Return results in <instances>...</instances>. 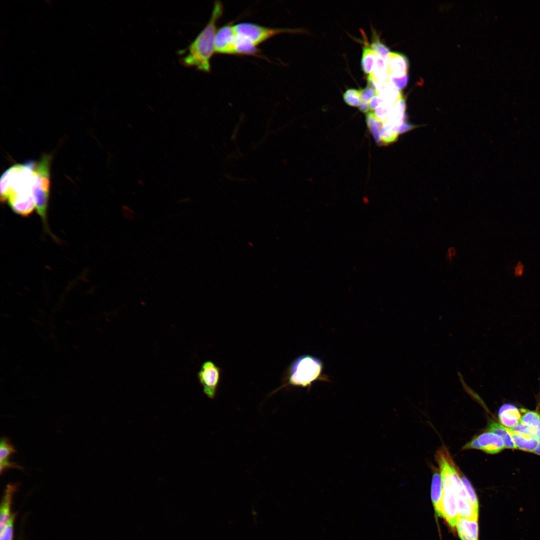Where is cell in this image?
I'll return each mask as SVG.
<instances>
[{
	"instance_id": "obj_12",
	"label": "cell",
	"mask_w": 540,
	"mask_h": 540,
	"mask_svg": "<svg viewBox=\"0 0 540 540\" xmlns=\"http://www.w3.org/2000/svg\"><path fill=\"white\" fill-rule=\"evenodd\" d=\"M521 412L515 405L506 403L501 406L498 411V418L504 426L512 428L520 420Z\"/></svg>"
},
{
	"instance_id": "obj_7",
	"label": "cell",
	"mask_w": 540,
	"mask_h": 540,
	"mask_svg": "<svg viewBox=\"0 0 540 540\" xmlns=\"http://www.w3.org/2000/svg\"><path fill=\"white\" fill-rule=\"evenodd\" d=\"M235 39L233 24H228L218 29L214 42L215 52L235 54Z\"/></svg>"
},
{
	"instance_id": "obj_21",
	"label": "cell",
	"mask_w": 540,
	"mask_h": 540,
	"mask_svg": "<svg viewBox=\"0 0 540 540\" xmlns=\"http://www.w3.org/2000/svg\"><path fill=\"white\" fill-rule=\"evenodd\" d=\"M520 422L528 426L536 428L540 423V413L524 408H520Z\"/></svg>"
},
{
	"instance_id": "obj_28",
	"label": "cell",
	"mask_w": 540,
	"mask_h": 540,
	"mask_svg": "<svg viewBox=\"0 0 540 540\" xmlns=\"http://www.w3.org/2000/svg\"><path fill=\"white\" fill-rule=\"evenodd\" d=\"M408 74L398 77H388V80L392 83L400 90L406 86L408 82Z\"/></svg>"
},
{
	"instance_id": "obj_22",
	"label": "cell",
	"mask_w": 540,
	"mask_h": 540,
	"mask_svg": "<svg viewBox=\"0 0 540 540\" xmlns=\"http://www.w3.org/2000/svg\"><path fill=\"white\" fill-rule=\"evenodd\" d=\"M17 512H12L6 525L0 532V540H14V525Z\"/></svg>"
},
{
	"instance_id": "obj_5",
	"label": "cell",
	"mask_w": 540,
	"mask_h": 540,
	"mask_svg": "<svg viewBox=\"0 0 540 540\" xmlns=\"http://www.w3.org/2000/svg\"><path fill=\"white\" fill-rule=\"evenodd\" d=\"M236 38L246 44L258 48L269 38L281 34L299 32V30L272 28L244 22L234 25Z\"/></svg>"
},
{
	"instance_id": "obj_19",
	"label": "cell",
	"mask_w": 540,
	"mask_h": 540,
	"mask_svg": "<svg viewBox=\"0 0 540 540\" xmlns=\"http://www.w3.org/2000/svg\"><path fill=\"white\" fill-rule=\"evenodd\" d=\"M366 122L376 143L378 144H382L380 138V130L383 126V122L376 116L373 111H370L366 114Z\"/></svg>"
},
{
	"instance_id": "obj_25",
	"label": "cell",
	"mask_w": 540,
	"mask_h": 540,
	"mask_svg": "<svg viewBox=\"0 0 540 540\" xmlns=\"http://www.w3.org/2000/svg\"><path fill=\"white\" fill-rule=\"evenodd\" d=\"M394 105L384 102L373 112L376 116L384 123L388 118Z\"/></svg>"
},
{
	"instance_id": "obj_10",
	"label": "cell",
	"mask_w": 540,
	"mask_h": 540,
	"mask_svg": "<svg viewBox=\"0 0 540 540\" xmlns=\"http://www.w3.org/2000/svg\"><path fill=\"white\" fill-rule=\"evenodd\" d=\"M16 452L14 446L8 438L2 437L0 442V474L9 469H18L22 470L24 468L14 462H11L10 457Z\"/></svg>"
},
{
	"instance_id": "obj_30",
	"label": "cell",
	"mask_w": 540,
	"mask_h": 540,
	"mask_svg": "<svg viewBox=\"0 0 540 540\" xmlns=\"http://www.w3.org/2000/svg\"><path fill=\"white\" fill-rule=\"evenodd\" d=\"M382 102L384 100L378 94H376L369 101L370 111H374Z\"/></svg>"
},
{
	"instance_id": "obj_31",
	"label": "cell",
	"mask_w": 540,
	"mask_h": 540,
	"mask_svg": "<svg viewBox=\"0 0 540 540\" xmlns=\"http://www.w3.org/2000/svg\"><path fill=\"white\" fill-rule=\"evenodd\" d=\"M463 450L476 449L480 450L481 447L476 437H474L470 441L466 444L462 448Z\"/></svg>"
},
{
	"instance_id": "obj_6",
	"label": "cell",
	"mask_w": 540,
	"mask_h": 540,
	"mask_svg": "<svg viewBox=\"0 0 540 540\" xmlns=\"http://www.w3.org/2000/svg\"><path fill=\"white\" fill-rule=\"evenodd\" d=\"M220 368L210 360L204 362L198 373V380L202 387L203 392L210 399H214L216 396L220 382Z\"/></svg>"
},
{
	"instance_id": "obj_34",
	"label": "cell",
	"mask_w": 540,
	"mask_h": 540,
	"mask_svg": "<svg viewBox=\"0 0 540 540\" xmlns=\"http://www.w3.org/2000/svg\"><path fill=\"white\" fill-rule=\"evenodd\" d=\"M534 436L536 439L540 442V423L538 426L534 428Z\"/></svg>"
},
{
	"instance_id": "obj_14",
	"label": "cell",
	"mask_w": 540,
	"mask_h": 540,
	"mask_svg": "<svg viewBox=\"0 0 540 540\" xmlns=\"http://www.w3.org/2000/svg\"><path fill=\"white\" fill-rule=\"evenodd\" d=\"M516 448L521 450L534 452L539 442L532 435L518 432L508 428Z\"/></svg>"
},
{
	"instance_id": "obj_24",
	"label": "cell",
	"mask_w": 540,
	"mask_h": 540,
	"mask_svg": "<svg viewBox=\"0 0 540 540\" xmlns=\"http://www.w3.org/2000/svg\"><path fill=\"white\" fill-rule=\"evenodd\" d=\"M369 46L375 52L385 60L390 52L388 47L382 42L376 36H374L373 40Z\"/></svg>"
},
{
	"instance_id": "obj_33",
	"label": "cell",
	"mask_w": 540,
	"mask_h": 540,
	"mask_svg": "<svg viewBox=\"0 0 540 540\" xmlns=\"http://www.w3.org/2000/svg\"><path fill=\"white\" fill-rule=\"evenodd\" d=\"M358 108L359 110L362 112H366L367 114L370 111L369 102L360 100Z\"/></svg>"
},
{
	"instance_id": "obj_20",
	"label": "cell",
	"mask_w": 540,
	"mask_h": 540,
	"mask_svg": "<svg viewBox=\"0 0 540 540\" xmlns=\"http://www.w3.org/2000/svg\"><path fill=\"white\" fill-rule=\"evenodd\" d=\"M376 55L377 54L369 45L363 47L361 66L364 72L368 76L370 74L372 70Z\"/></svg>"
},
{
	"instance_id": "obj_26",
	"label": "cell",
	"mask_w": 540,
	"mask_h": 540,
	"mask_svg": "<svg viewBox=\"0 0 540 540\" xmlns=\"http://www.w3.org/2000/svg\"><path fill=\"white\" fill-rule=\"evenodd\" d=\"M461 480L466 492L468 496L473 505L478 510V502L475 491L470 481L461 474Z\"/></svg>"
},
{
	"instance_id": "obj_35",
	"label": "cell",
	"mask_w": 540,
	"mask_h": 540,
	"mask_svg": "<svg viewBox=\"0 0 540 540\" xmlns=\"http://www.w3.org/2000/svg\"><path fill=\"white\" fill-rule=\"evenodd\" d=\"M534 453H535L536 454L540 456V442H539L538 446L537 448H536V450H535Z\"/></svg>"
},
{
	"instance_id": "obj_27",
	"label": "cell",
	"mask_w": 540,
	"mask_h": 540,
	"mask_svg": "<svg viewBox=\"0 0 540 540\" xmlns=\"http://www.w3.org/2000/svg\"><path fill=\"white\" fill-rule=\"evenodd\" d=\"M360 90V100L366 102H369L371 98L378 94L376 90L368 84Z\"/></svg>"
},
{
	"instance_id": "obj_8",
	"label": "cell",
	"mask_w": 540,
	"mask_h": 540,
	"mask_svg": "<svg viewBox=\"0 0 540 540\" xmlns=\"http://www.w3.org/2000/svg\"><path fill=\"white\" fill-rule=\"evenodd\" d=\"M18 487L19 484L16 482L8 484L6 486L0 506V530L6 525L12 514V508L14 496Z\"/></svg>"
},
{
	"instance_id": "obj_17",
	"label": "cell",
	"mask_w": 540,
	"mask_h": 540,
	"mask_svg": "<svg viewBox=\"0 0 540 540\" xmlns=\"http://www.w3.org/2000/svg\"><path fill=\"white\" fill-rule=\"evenodd\" d=\"M374 82L388 80L386 60L377 54L372 72L368 76Z\"/></svg>"
},
{
	"instance_id": "obj_29",
	"label": "cell",
	"mask_w": 540,
	"mask_h": 540,
	"mask_svg": "<svg viewBox=\"0 0 540 540\" xmlns=\"http://www.w3.org/2000/svg\"><path fill=\"white\" fill-rule=\"evenodd\" d=\"M512 430L522 434L534 435V428H532L526 425L520 421L514 426L510 428Z\"/></svg>"
},
{
	"instance_id": "obj_9",
	"label": "cell",
	"mask_w": 540,
	"mask_h": 540,
	"mask_svg": "<svg viewBox=\"0 0 540 540\" xmlns=\"http://www.w3.org/2000/svg\"><path fill=\"white\" fill-rule=\"evenodd\" d=\"M386 60L388 77H398L408 74V61L404 54L390 52Z\"/></svg>"
},
{
	"instance_id": "obj_18",
	"label": "cell",
	"mask_w": 540,
	"mask_h": 540,
	"mask_svg": "<svg viewBox=\"0 0 540 540\" xmlns=\"http://www.w3.org/2000/svg\"><path fill=\"white\" fill-rule=\"evenodd\" d=\"M487 430L488 431L492 432L502 438L505 448L516 449L507 428L495 421L490 420Z\"/></svg>"
},
{
	"instance_id": "obj_1",
	"label": "cell",
	"mask_w": 540,
	"mask_h": 540,
	"mask_svg": "<svg viewBox=\"0 0 540 540\" xmlns=\"http://www.w3.org/2000/svg\"><path fill=\"white\" fill-rule=\"evenodd\" d=\"M222 2L215 1L210 18L204 28L190 44L188 54L181 59L187 67H195L199 70L210 72V60L214 52V42L218 30L217 24L222 16Z\"/></svg>"
},
{
	"instance_id": "obj_23",
	"label": "cell",
	"mask_w": 540,
	"mask_h": 540,
	"mask_svg": "<svg viewBox=\"0 0 540 540\" xmlns=\"http://www.w3.org/2000/svg\"><path fill=\"white\" fill-rule=\"evenodd\" d=\"M343 98L348 105L358 106L360 102V90L352 88H348L344 92Z\"/></svg>"
},
{
	"instance_id": "obj_2",
	"label": "cell",
	"mask_w": 540,
	"mask_h": 540,
	"mask_svg": "<svg viewBox=\"0 0 540 540\" xmlns=\"http://www.w3.org/2000/svg\"><path fill=\"white\" fill-rule=\"evenodd\" d=\"M436 460L439 466L442 488V516L454 530L458 518L457 492L462 482L461 472L448 453L439 454Z\"/></svg>"
},
{
	"instance_id": "obj_11",
	"label": "cell",
	"mask_w": 540,
	"mask_h": 540,
	"mask_svg": "<svg viewBox=\"0 0 540 540\" xmlns=\"http://www.w3.org/2000/svg\"><path fill=\"white\" fill-rule=\"evenodd\" d=\"M476 437L480 446L481 450L486 453L496 454L505 448L502 438L492 432H484Z\"/></svg>"
},
{
	"instance_id": "obj_4",
	"label": "cell",
	"mask_w": 540,
	"mask_h": 540,
	"mask_svg": "<svg viewBox=\"0 0 540 540\" xmlns=\"http://www.w3.org/2000/svg\"><path fill=\"white\" fill-rule=\"evenodd\" d=\"M51 156L44 154L36 164L35 168V182L32 194L36 208L44 224L45 230L52 235L47 222V210L50 188V168Z\"/></svg>"
},
{
	"instance_id": "obj_16",
	"label": "cell",
	"mask_w": 540,
	"mask_h": 540,
	"mask_svg": "<svg viewBox=\"0 0 540 540\" xmlns=\"http://www.w3.org/2000/svg\"><path fill=\"white\" fill-rule=\"evenodd\" d=\"M442 496V488L441 476L440 471L436 468L432 474L431 486V498L435 511L436 512V514L440 516H442L441 506Z\"/></svg>"
},
{
	"instance_id": "obj_32",
	"label": "cell",
	"mask_w": 540,
	"mask_h": 540,
	"mask_svg": "<svg viewBox=\"0 0 540 540\" xmlns=\"http://www.w3.org/2000/svg\"><path fill=\"white\" fill-rule=\"evenodd\" d=\"M524 266L521 262H518L514 268V274L515 276L519 277L522 276L524 272Z\"/></svg>"
},
{
	"instance_id": "obj_3",
	"label": "cell",
	"mask_w": 540,
	"mask_h": 540,
	"mask_svg": "<svg viewBox=\"0 0 540 540\" xmlns=\"http://www.w3.org/2000/svg\"><path fill=\"white\" fill-rule=\"evenodd\" d=\"M328 376L324 374V364L317 357L304 354L295 358L286 370L284 383L276 390L288 386H300L310 389L316 381L328 382Z\"/></svg>"
},
{
	"instance_id": "obj_13",
	"label": "cell",
	"mask_w": 540,
	"mask_h": 540,
	"mask_svg": "<svg viewBox=\"0 0 540 540\" xmlns=\"http://www.w3.org/2000/svg\"><path fill=\"white\" fill-rule=\"evenodd\" d=\"M374 84L378 94L384 102L394 104L402 97L400 90L388 80Z\"/></svg>"
},
{
	"instance_id": "obj_15",
	"label": "cell",
	"mask_w": 540,
	"mask_h": 540,
	"mask_svg": "<svg viewBox=\"0 0 540 540\" xmlns=\"http://www.w3.org/2000/svg\"><path fill=\"white\" fill-rule=\"evenodd\" d=\"M456 528L461 540H478V520L458 517Z\"/></svg>"
}]
</instances>
